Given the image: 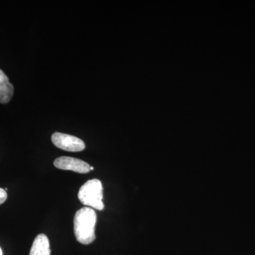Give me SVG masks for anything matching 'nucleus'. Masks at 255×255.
Wrapping results in <instances>:
<instances>
[{
    "instance_id": "f257e3e1",
    "label": "nucleus",
    "mask_w": 255,
    "mask_h": 255,
    "mask_svg": "<svg viewBox=\"0 0 255 255\" xmlns=\"http://www.w3.org/2000/svg\"><path fill=\"white\" fill-rule=\"evenodd\" d=\"M97 214L95 210L84 207L77 211L74 218V233L79 243L91 244L96 239Z\"/></svg>"
},
{
    "instance_id": "f03ea898",
    "label": "nucleus",
    "mask_w": 255,
    "mask_h": 255,
    "mask_svg": "<svg viewBox=\"0 0 255 255\" xmlns=\"http://www.w3.org/2000/svg\"><path fill=\"white\" fill-rule=\"evenodd\" d=\"M79 200L87 207L102 211L105 208L103 203V187L99 179L87 181L80 188L78 193Z\"/></svg>"
},
{
    "instance_id": "7ed1b4c3",
    "label": "nucleus",
    "mask_w": 255,
    "mask_h": 255,
    "mask_svg": "<svg viewBox=\"0 0 255 255\" xmlns=\"http://www.w3.org/2000/svg\"><path fill=\"white\" fill-rule=\"evenodd\" d=\"M51 140L55 147L68 152H80L85 148V142L81 139L68 134L55 132Z\"/></svg>"
},
{
    "instance_id": "20e7f679",
    "label": "nucleus",
    "mask_w": 255,
    "mask_h": 255,
    "mask_svg": "<svg viewBox=\"0 0 255 255\" xmlns=\"http://www.w3.org/2000/svg\"><path fill=\"white\" fill-rule=\"evenodd\" d=\"M54 165L58 169L71 170L80 174L88 173L91 171L90 166L85 161L66 156L55 159Z\"/></svg>"
},
{
    "instance_id": "39448f33",
    "label": "nucleus",
    "mask_w": 255,
    "mask_h": 255,
    "mask_svg": "<svg viewBox=\"0 0 255 255\" xmlns=\"http://www.w3.org/2000/svg\"><path fill=\"white\" fill-rule=\"evenodd\" d=\"M14 95V87L7 76L0 70V103L7 104Z\"/></svg>"
},
{
    "instance_id": "423d86ee",
    "label": "nucleus",
    "mask_w": 255,
    "mask_h": 255,
    "mask_svg": "<svg viewBox=\"0 0 255 255\" xmlns=\"http://www.w3.org/2000/svg\"><path fill=\"white\" fill-rule=\"evenodd\" d=\"M29 255H50L49 241L46 235L40 234L36 236Z\"/></svg>"
},
{
    "instance_id": "0eeeda50",
    "label": "nucleus",
    "mask_w": 255,
    "mask_h": 255,
    "mask_svg": "<svg viewBox=\"0 0 255 255\" xmlns=\"http://www.w3.org/2000/svg\"><path fill=\"white\" fill-rule=\"evenodd\" d=\"M7 199V194L4 189L0 188V205L5 202V201Z\"/></svg>"
},
{
    "instance_id": "6e6552de",
    "label": "nucleus",
    "mask_w": 255,
    "mask_h": 255,
    "mask_svg": "<svg viewBox=\"0 0 255 255\" xmlns=\"http://www.w3.org/2000/svg\"><path fill=\"white\" fill-rule=\"evenodd\" d=\"M0 255H2V252H1V248H0Z\"/></svg>"
},
{
    "instance_id": "1a4fd4ad",
    "label": "nucleus",
    "mask_w": 255,
    "mask_h": 255,
    "mask_svg": "<svg viewBox=\"0 0 255 255\" xmlns=\"http://www.w3.org/2000/svg\"><path fill=\"white\" fill-rule=\"evenodd\" d=\"M90 170H91V171L94 170V167H90Z\"/></svg>"
}]
</instances>
